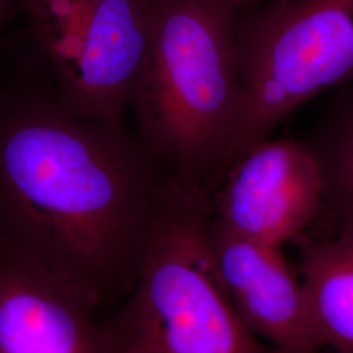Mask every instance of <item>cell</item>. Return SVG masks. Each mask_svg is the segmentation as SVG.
<instances>
[{"mask_svg":"<svg viewBox=\"0 0 353 353\" xmlns=\"http://www.w3.org/2000/svg\"><path fill=\"white\" fill-rule=\"evenodd\" d=\"M219 279L242 323L279 353H319L299 270L280 246L243 237L212 219Z\"/></svg>","mask_w":353,"mask_h":353,"instance_id":"8","label":"cell"},{"mask_svg":"<svg viewBox=\"0 0 353 353\" xmlns=\"http://www.w3.org/2000/svg\"><path fill=\"white\" fill-rule=\"evenodd\" d=\"M321 165L307 143L263 140L243 152L211 191L212 219L243 237L283 248L325 214Z\"/></svg>","mask_w":353,"mask_h":353,"instance_id":"6","label":"cell"},{"mask_svg":"<svg viewBox=\"0 0 353 353\" xmlns=\"http://www.w3.org/2000/svg\"><path fill=\"white\" fill-rule=\"evenodd\" d=\"M211 225V192L165 176L137 283L100 319L102 353H279L229 301L214 267Z\"/></svg>","mask_w":353,"mask_h":353,"instance_id":"3","label":"cell"},{"mask_svg":"<svg viewBox=\"0 0 353 353\" xmlns=\"http://www.w3.org/2000/svg\"><path fill=\"white\" fill-rule=\"evenodd\" d=\"M325 225L294 241L297 270L318 347L353 353V219Z\"/></svg>","mask_w":353,"mask_h":353,"instance_id":"9","label":"cell"},{"mask_svg":"<svg viewBox=\"0 0 353 353\" xmlns=\"http://www.w3.org/2000/svg\"><path fill=\"white\" fill-rule=\"evenodd\" d=\"M26 38L74 113L123 122L143 61L151 0H16Z\"/></svg>","mask_w":353,"mask_h":353,"instance_id":"5","label":"cell"},{"mask_svg":"<svg viewBox=\"0 0 353 353\" xmlns=\"http://www.w3.org/2000/svg\"><path fill=\"white\" fill-rule=\"evenodd\" d=\"M19 14L16 0H0V58L6 43V29L13 19Z\"/></svg>","mask_w":353,"mask_h":353,"instance_id":"11","label":"cell"},{"mask_svg":"<svg viewBox=\"0 0 353 353\" xmlns=\"http://www.w3.org/2000/svg\"><path fill=\"white\" fill-rule=\"evenodd\" d=\"M169 172L125 122L71 112L24 32L0 58V240L117 306L139 276Z\"/></svg>","mask_w":353,"mask_h":353,"instance_id":"1","label":"cell"},{"mask_svg":"<svg viewBox=\"0 0 353 353\" xmlns=\"http://www.w3.org/2000/svg\"><path fill=\"white\" fill-rule=\"evenodd\" d=\"M307 145L325 179V214L319 223L353 219V89L336 99Z\"/></svg>","mask_w":353,"mask_h":353,"instance_id":"10","label":"cell"},{"mask_svg":"<svg viewBox=\"0 0 353 353\" xmlns=\"http://www.w3.org/2000/svg\"><path fill=\"white\" fill-rule=\"evenodd\" d=\"M233 0H151L147 48L127 110L174 176L211 192L232 163L243 93Z\"/></svg>","mask_w":353,"mask_h":353,"instance_id":"2","label":"cell"},{"mask_svg":"<svg viewBox=\"0 0 353 353\" xmlns=\"http://www.w3.org/2000/svg\"><path fill=\"white\" fill-rule=\"evenodd\" d=\"M99 312L83 290L0 240V353H102Z\"/></svg>","mask_w":353,"mask_h":353,"instance_id":"7","label":"cell"},{"mask_svg":"<svg viewBox=\"0 0 353 353\" xmlns=\"http://www.w3.org/2000/svg\"><path fill=\"white\" fill-rule=\"evenodd\" d=\"M233 1H234L236 7L239 8V11H241V10L255 7V6L261 4V3H263L265 0H233Z\"/></svg>","mask_w":353,"mask_h":353,"instance_id":"12","label":"cell"},{"mask_svg":"<svg viewBox=\"0 0 353 353\" xmlns=\"http://www.w3.org/2000/svg\"><path fill=\"white\" fill-rule=\"evenodd\" d=\"M236 51L243 113L230 165L300 106L353 83V0H265L241 10Z\"/></svg>","mask_w":353,"mask_h":353,"instance_id":"4","label":"cell"}]
</instances>
